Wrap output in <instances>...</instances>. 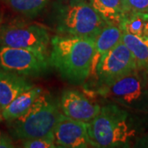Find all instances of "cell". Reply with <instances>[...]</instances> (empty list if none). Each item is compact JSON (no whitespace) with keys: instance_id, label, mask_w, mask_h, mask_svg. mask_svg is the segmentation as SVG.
Masks as SVG:
<instances>
[{"instance_id":"1","label":"cell","mask_w":148,"mask_h":148,"mask_svg":"<svg viewBox=\"0 0 148 148\" xmlns=\"http://www.w3.org/2000/svg\"><path fill=\"white\" fill-rule=\"evenodd\" d=\"M114 103L101 106L100 113L88 122L92 147L124 148L134 145L145 128L146 119Z\"/></svg>"},{"instance_id":"2","label":"cell","mask_w":148,"mask_h":148,"mask_svg":"<svg viewBox=\"0 0 148 148\" xmlns=\"http://www.w3.org/2000/svg\"><path fill=\"white\" fill-rule=\"evenodd\" d=\"M50 45L49 64L63 79L81 84L88 78L96 54L94 38L57 35Z\"/></svg>"},{"instance_id":"3","label":"cell","mask_w":148,"mask_h":148,"mask_svg":"<svg viewBox=\"0 0 148 148\" xmlns=\"http://www.w3.org/2000/svg\"><path fill=\"white\" fill-rule=\"evenodd\" d=\"M51 21L58 35L95 39L106 25L88 0H65L53 6Z\"/></svg>"},{"instance_id":"4","label":"cell","mask_w":148,"mask_h":148,"mask_svg":"<svg viewBox=\"0 0 148 148\" xmlns=\"http://www.w3.org/2000/svg\"><path fill=\"white\" fill-rule=\"evenodd\" d=\"M60 111L59 102L42 91L22 116L8 122L12 138L22 141L53 135L54 127L62 114Z\"/></svg>"},{"instance_id":"5","label":"cell","mask_w":148,"mask_h":148,"mask_svg":"<svg viewBox=\"0 0 148 148\" xmlns=\"http://www.w3.org/2000/svg\"><path fill=\"white\" fill-rule=\"evenodd\" d=\"M98 93L111 103L135 113L148 111V76L140 70L101 86Z\"/></svg>"},{"instance_id":"6","label":"cell","mask_w":148,"mask_h":148,"mask_svg":"<svg viewBox=\"0 0 148 148\" xmlns=\"http://www.w3.org/2000/svg\"><path fill=\"white\" fill-rule=\"evenodd\" d=\"M51 38L43 25L12 20L0 26V45L21 48L48 54Z\"/></svg>"},{"instance_id":"7","label":"cell","mask_w":148,"mask_h":148,"mask_svg":"<svg viewBox=\"0 0 148 148\" xmlns=\"http://www.w3.org/2000/svg\"><path fill=\"white\" fill-rule=\"evenodd\" d=\"M49 66L48 54L0 45V69L27 77H38L47 73Z\"/></svg>"},{"instance_id":"8","label":"cell","mask_w":148,"mask_h":148,"mask_svg":"<svg viewBox=\"0 0 148 148\" xmlns=\"http://www.w3.org/2000/svg\"><path fill=\"white\" fill-rule=\"evenodd\" d=\"M95 73L100 86L112 83L138 69L136 59L131 50L121 40L116 46L99 58H94Z\"/></svg>"},{"instance_id":"9","label":"cell","mask_w":148,"mask_h":148,"mask_svg":"<svg viewBox=\"0 0 148 148\" xmlns=\"http://www.w3.org/2000/svg\"><path fill=\"white\" fill-rule=\"evenodd\" d=\"M57 147H92L88 134V123L64 115L62 113L53 130Z\"/></svg>"},{"instance_id":"10","label":"cell","mask_w":148,"mask_h":148,"mask_svg":"<svg viewBox=\"0 0 148 148\" xmlns=\"http://www.w3.org/2000/svg\"><path fill=\"white\" fill-rule=\"evenodd\" d=\"M60 110L64 115L88 123L101 110V106L76 89L64 90L59 100Z\"/></svg>"},{"instance_id":"11","label":"cell","mask_w":148,"mask_h":148,"mask_svg":"<svg viewBox=\"0 0 148 148\" xmlns=\"http://www.w3.org/2000/svg\"><path fill=\"white\" fill-rule=\"evenodd\" d=\"M35 86L27 77L0 69V108L1 110L21 94Z\"/></svg>"},{"instance_id":"12","label":"cell","mask_w":148,"mask_h":148,"mask_svg":"<svg viewBox=\"0 0 148 148\" xmlns=\"http://www.w3.org/2000/svg\"><path fill=\"white\" fill-rule=\"evenodd\" d=\"M43 90L39 86H33L17 95L13 101L1 110L2 119L10 122L22 116L32 107Z\"/></svg>"},{"instance_id":"13","label":"cell","mask_w":148,"mask_h":148,"mask_svg":"<svg viewBox=\"0 0 148 148\" xmlns=\"http://www.w3.org/2000/svg\"><path fill=\"white\" fill-rule=\"evenodd\" d=\"M106 24L119 26L125 16L121 0H88Z\"/></svg>"},{"instance_id":"14","label":"cell","mask_w":148,"mask_h":148,"mask_svg":"<svg viewBox=\"0 0 148 148\" xmlns=\"http://www.w3.org/2000/svg\"><path fill=\"white\" fill-rule=\"evenodd\" d=\"M119 27L122 32L129 33L143 40H148V13L142 12L127 13Z\"/></svg>"},{"instance_id":"15","label":"cell","mask_w":148,"mask_h":148,"mask_svg":"<svg viewBox=\"0 0 148 148\" xmlns=\"http://www.w3.org/2000/svg\"><path fill=\"white\" fill-rule=\"evenodd\" d=\"M122 40L134 55L138 70L148 76V40L123 32Z\"/></svg>"},{"instance_id":"16","label":"cell","mask_w":148,"mask_h":148,"mask_svg":"<svg viewBox=\"0 0 148 148\" xmlns=\"http://www.w3.org/2000/svg\"><path fill=\"white\" fill-rule=\"evenodd\" d=\"M123 32L116 25L106 24L95 37V49L98 55H103L122 40Z\"/></svg>"},{"instance_id":"17","label":"cell","mask_w":148,"mask_h":148,"mask_svg":"<svg viewBox=\"0 0 148 148\" xmlns=\"http://www.w3.org/2000/svg\"><path fill=\"white\" fill-rule=\"evenodd\" d=\"M12 10L21 15L33 18L42 12L50 0H6Z\"/></svg>"},{"instance_id":"18","label":"cell","mask_w":148,"mask_h":148,"mask_svg":"<svg viewBox=\"0 0 148 148\" xmlns=\"http://www.w3.org/2000/svg\"><path fill=\"white\" fill-rule=\"evenodd\" d=\"M21 147L26 148H56L53 135L44 138H32L22 140Z\"/></svg>"},{"instance_id":"19","label":"cell","mask_w":148,"mask_h":148,"mask_svg":"<svg viewBox=\"0 0 148 148\" xmlns=\"http://www.w3.org/2000/svg\"><path fill=\"white\" fill-rule=\"evenodd\" d=\"M124 13L142 12L148 13V0H121Z\"/></svg>"},{"instance_id":"20","label":"cell","mask_w":148,"mask_h":148,"mask_svg":"<svg viewBox=\"0 0 148 148\" xmlns=\"http://www.w3.org/2000/svg\"><path fill=\"white\" fill-rule=\"evenodd\" d=\"M13 143L12 138L8 134L0 131V148L13 147Z\"/></svg>"},{"instance_id":"21","label":"cell","mask_w":148,"mask_h":148,"mask_svg":"<svg viewBox=\"0 0 148 148\" xmlns=\"http://www.w3.org/2000/svg\"><path fill=\"white\" fill-rule=\"evenodd\" d=\"M134 147H145L148 148V132L142 134L134 143Z\"/></svg>"},{"instance_id":"22","label":"cell","mask_w":148,"mask_h":148,"mask_svg":"<svg viewBox=\"0 0 148 148\" xmlns=\"http://www.w3.org/2000/svg\"><path fill=\"white\" fill-rule=\"evenodd\" d=\"M1 118H2V115H1V108H0V119H1Z\"/></svg>"},{"instance_id":"23","label":"cell","mask_w":148,"mask_h":148,"mask_svg":"<svg viewBox=\"0 0 148 148\" xmlns=\"http://www.w3.org/2000/svg\"><path fill=\"white\" fill-rule=\"evenodd\" d=\"M0 26H1V16H0Z\"/></svg>"}]
</instances>
